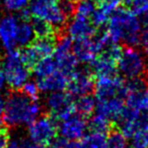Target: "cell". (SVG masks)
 I'll use <instances>...</instances> for the list:
<instances>
[{"label": "cell", "instance_id": "obj_1", "mask_svg": "<svg viewBox=\"0 0 148 148\" xmlns=\"http://www.w3.org/2000/svg\"><path fill=\"white\" fill-rule=\"evenodd\" d=\"M107 34L112 43L123 42L127 46L139 45L141 25L137 15L128 7H119L110 16L108 21Z\"/></svg>", "mask_w": 148, "mask_h": 148}, {"label": "cell", "instance_id": "obj_2", "mask_svg": "<svg viewBox=\"0 0 148 148\" xmlns=\"http://www.w3.org/2000/svg\"><path fill=\"white\" fill-rule=\"evenodd\" d=\"M41 113V106L18 89H13L7 97L3 110V121L8 127L29 125Z\"/></svg>", "mask_w": 148, "mask_h": 148}, {"label": "cell", "instance_id": "obj_3", "mask_svg": "<svg viewBox=\"0 0 148 148\" xmlns=\"http://www.w3.org/2000/svg\"><path fill=\"white\" fill-rule=\"evenodd\" d=\"M29 10L33 17L49 23L57 36L65 32L69 19L60 9L58 0H31Z\"/></svg>", "mask_w": 148, "mask_h": 148}, {"label": "cell", "instance_id": "obj_4", "mask_svg": "<svg viewBox=\"0 0 148 148\" xmlns=\"http://www.w3.org/2000/svg\"><path fill=\"white\" fill-rule=\"evenodd\" d=\"M117 67L119 68L122 75L128 79L145 78L148 66L145 58L138 49L133 46H125L122 48L121 55L118 59Z\"/></svg>", "mask_w": 148, "mask_h": 148}, {"label": "cell", "instance_id": "obj_5", "mask_svg": "<svg viewBox=\"0 0 148 148\" xmlns=\"http://www.w3.org/2000/svg\"><path fill=\"white\" fill-rule=\"evenodd\" d=\"M3 74L12 89H19L27 81L31 71L21 61L19 51L8 52L3 64Z\"/></svg>", "mask_w": 148, "mask_h": 148}, {"label": "cell", "instance_id": "obj_6", "mask_svg": "<svg viewBox=\"0 0 148 148\" xmlns=\"http://www.w3.org/2000/svg\"><path fill=\"white\" fill-rule=\"evenodd\" d=\"M73 97L69 92H64L63 90L50 92L46 99L48 114L57 122L69 118L75 114Z\"/></svg>", "mask_w": 148, "mask_h": 148}, {"label": "cell", "instance_id": "obj_7", "mask_svg": "<svg viewBox=\"0 0 148 148\" xmlns=\"http://www.w3.org/2000/svg\"><path fill=\"white\" fill-rule=\"evenodd\" d=\"M58 122L47 114L29 124V136L33 141L46 147L57 136Z\"/></svg>", "mask_w": 148, "mask_h": 148}, {"label": "cell", "instance_id": "obj_8", "mask_svg": "<svg viewBox=\"0 0 148 148\" xmlns=\"http://www.w3.org/2000/svg\"><path fill=\"white\" fill-rule=\"evenodd\" d=\"M95 84V99L120 97L125 99L127 95L126 81L118 75L97 77Z\"/></svg>", "mask_w": 148, "mask_h": 148}, {"label": "cell", "instance_id": "obj_9", "mask_svg": "<svg viewBox=\"0 0 148 148\" xmlns=\"http://www.w3.org/2000/svg\"><path fill=\"white\" fill-rule=\"evenodd\" d=\"M95 77L89 68H77L69 78L67 84V92L72 97H79L83 95H90L95 90Z\"/></svg>", "mask_w": 148, "mask_h": 148}, {"label": "cell", "instance_id": "obj_10", "mask_svg": "<svg viewBox=\"0 0 148 148\" xmlns=\"http://www.w3.org/2000/svg\"><path fill=\"white\" fill-rule=\"evenodd\" d=\"M87 119L73 114L69 118L63 120L58 127L60 136L68 141H78L82 139L87 129Z\"/></svg>", "mask_w": 148, "mask_h": 148}, {"label": "cell", "instance_id": "obj_11", "mask_svg": "<svg viewBox=\"0 0 148 148\" xmlns=\"http://www.w3.org/2000/svg\"><path fill=\"white\" fill-rule=\"evenodd\" d=\"M68 36L74 41H79L83 39H89L97 34V27L91 23L88 17L73 15L67 23Z\"/></svg>", "mask_w": 148, "mask_h": 148}, {"label": "cell", "instance_id": "obj_12", "mask_svg": "<svg viewBox=\"0 0 148 148\" xmlns=\"http://www.w3.org/2000/svg\"><path fill=\"white\" fill-rule=\"evenodd\" d=\"M95 101V110L97 114L107 117L109 120H111L112 123L117 121L125 107V101L120 97H110Z\"/></svg>", "mask_w": 148, "mask_h": 148}, {"label": "cell", "instance_id": "obj_13", "mask_svg": "<svg viewBox=\"0 0 148 148\" xmlns=\"http://www.w3.org/2000/svg\"><path fill=\"white\" fill-rule=\"evenodd\" d=\"M69 81V77L57 70L54 73L47 75V76L37 78V85L40 91L44 92H53V91H60L66 89Z\"/></svg>", "mask_w": 148, "mask_h": 148}, {"label": "cell", "instance_id": "obj_14", "mask_svg": "<svg viewBox=\"0 0 148 148\" xmlns=\"http://www.w3.org/2000/svg\"><path fill=\"white\" fill-rule=\"evenodd\" d=\"M18 23V19L16 16L9 15L0 21V39L2 45L8 52L13 51L16 47L15 42V34Z\"/></svg>", "mask_w": 148, "mask_h": 148}, {"label": "cell", "instance_id": "obj_15", "mask_svg": "<svg viewBox=\"0 0 148 148\" xmlns=\"http://www.w3.org/2000/svg\"><path fill=\"white\" fill-rule=\"evenodd\" d=\"M126 106L138 112H148V86L139 89L127 90Z\"/></svg>", "mask_w": 148, "mask_h": 148}, {"label": "cell", "instance_id": "obj_16", "mask_svg": "<svg viewBox=\"0 0 148 148\" xmlns=\"http://www.w3.org/2000/svg\"><path fill=\"white\" fill-rule=\"evenodd\" d=\"M53 58L55 59L58 66V70L67 75L70 78L74 71L77 69L78 61L74 54L70 52H54Z\"/></svg>", "mask_w": 148, "mask_h": 148}, {"label": "cell", "instance_id": "obj_17", "mask_svg": "<svg viewBox=\"0 0 148 148\" xmlns=\"http://www.w3.org/2000/svg\"><path fill=\"white\" fill-rule=\"evenodd\" d=\"M95 99L91 95H83L77 97L74 101V110L75 114L81 116V117L89 118L95 110Z\"/></svg>", "mask_w": 148, "mask_h": 148}, {"label": "cell", "instance_id": "obj_18", "mask_svg": "<svg viewBox=\"0 0 148 148\" xmlns=\"http://www.w3.org/2000/svg\"><path fill=\"white\" fill-rule=\"evenodd\" d=\"M34 38H35V34H34L33 27H32V23H29V21H19L18 19L16 34H15L16 46L18 45L21 47H25L34 41Z\"/></svg>", "mask_w": 148, "mask_h": 148}, {"label": "cell", "instance_id": "obj_19", "mask_svg": "<svg viewBox=\"0 0 148 148\" xmlns=\"http://www.w3.org/2000/svg\"><path fill=\"white\" fill-rule=\"evenodd\" d=\"M112 126H113V123L111 120L101 114L90 116L89 119L87 120V129L91 133H99L105 135L109 132Z\"/></svg>", "mask_w": 148, "mask_h": 148}, {"label": "cell", "instance_id": "obj_20", "mask_svg": "<svg viewBox=\"0 0 148 148\" xmlns=\"http://www.w3.org/2000/svg\"><path fill=\"white\" fill-rule=\"evenodd\" d=\"M107 134L108 137H106L107 148H127V138L117 126L113 124Z\"/></svg>", "mask_w": 148, "mask_h": 148}, {"label": "cell", "instance_id": "obj_21", "mask_svg": "<svg viewBox=\"0 0 148 148\" xmlns=\"http://www.w3.org/2000/svg\"><path fill=\"white\" fill-rule=\"evenodd\" d=\"M57 70H58L57 63H56L55 59L53 57H51V56L40 60L35 65V67L33 68V71L37 78L50 75V74L57 71Z\"/></svg>", "mask_w": 148, "mask_h": 148}, {"label": "cell", "instance_id": "obj_22", "mask_svg": "<svg viewBox=\"0 0 148 148\" xmlns=\"http://www.w3.org/2000/svg\"><path fill=\"white\" fill-rule=\"evenodd\" d=\"M32 27L34 29L35 38H47V37H57L56 31L49 23L41 18L33 17Z\"/></svg>", "mask_w": 148, "mask_h": 148}, {"label": "cell", "instance_id": "obj_23", "mask_svg": "<svg viewBox=\"0 0 148 148\" xmlns=\"http://www.w3.org/2000/svg\"><path fill=\"white\" fill-rule=\"evenodd\" d=\"M80 144L81 148H107L106 136L103 134L91 133V132L88 135L83 136Z\"/></svg>", "mask_w": 148, "mask_h": 148}, {"label": "cell", "instance_id": "obj_24", "mask_svg": "<svg viewBox=\"0 0 148 148\" xmlns=\"http://www.w3.org/2000/svg\"><path fill=\"white\" fill-rule=\"evenodd\" d=\"M130 139L129 148H148V125L139 128Z\"/></svg>", "mask_w": 148, "mask_h": 148}, {"label": "cell", "instance_id": "obj_25", "mask_svg": "<svg viewBox=\"0 0 148 148\" xmlns=\"http://www.w3.org/2000/svg\"><path fill=\"white\" fill-rule=\"evenodd\" d=\"M123 0H95V9L110 18L111 14L121 6Z\"/></svg>", "mask_w": 148, "mask_h": 148}, {"label": "cell", "instance_id": "obj_26", "mask_svg": "<svg viewBox=\"0 0 148 148\" xmlns=\"http://www.w3.org/2000/svg\"><path fill=\"white\" fill-rule=\"evenodd\" d=\"M95 10V0H77L74 15L90 18L91 14H92Z\"/></svg>", "mask_w": 148, "mask_h": 148}, {"label": "cell", "instance_id": "obj_27", "mask_svg": "<svg viewBox=\"0 0 148 148\" xmlns=\"http://www.w3.org/2000/svg\"><path fill=\"white\" fill-rule=\"evenodd\" d=\"M126 6L130 7V10L134 14L141 16L148 11V0H129Z\"/></svg>", "mask_w": 148, "mask_h": 148}, {"label": "cell", "instance_id": "obj_28", "mask_svg": "<svg viewBox=\"0 0 148 148\" xmlns=\"http://www.w3.org/2000/svg\"><path fill=\"white\" fill-rule=\"evenodd\" d=\"M21 88V91L23 95H25L27 97H29V99H33V101H39L40 89L36 82H33V81H29V82H27V81Z\"/></svg>", "mask_w": 148, "mask_h": 148}, {"label": "cell", "instance_id": "obj_29", "mask_svg": "<svg viewBox=\"0 0 148 148\" xmlns=\"http://www.w3.org/2000/svg\"><path fill=\"white\" fill-rule=\"evenodd\" d=\"M58 5L62 12L68 17V19H70L74 15L76 0H58Z\"/></svg>", "mask_w": 148, "mask_h": 148}, {"label": "cell", "instance_id": "obj_30", "mask_svg": "<svg viewBox=\"0 0 148 148\" xmlns=\"http://www.w3.org/2000/svg\"><path fill=\"white\" fill-rule=\"evenodd\" d=\"M31 0H3L6 9L11 11H19L25 8Z\"/></svg>", "mask_w": 148, "mask_h": 148}, {"label": "cell", "instance_id": "obj_31", "mask_svg": "<svg viewBox=\"0 0 148 148\" xmlns=\"http://www.w3.org/2000/svg\"><path fill=\"white\" fill-rule=\"evenodd\" d=\"M139 45L142 46V50H143L146 57L148 58V25H145L143 31H141Z\"/></svg>", "mask_w": 148, "mask_h": 148}, {"label": "cell", "instance_id": "obj_32", "mask_svg": "<svg viewBox=\"0 0 148 148\" xmlns=\"http://www.w3.org/2000/svg\"><path fill=\"white\" fill-rule=\"evenodd\" d=\"M9 142V134L7 127H0V148H6Z\"/></svg>", "mask_w": 148, "mask_h": 148}, {"label": "cell", "instance_id": "obj_33", "mask_svg": "<svg viewBox=\"0 0 148 148\" xmlns=\"http://www.w3.org/2000/svg\"><path fill=\"white\" fill-rule=\"evenodd\" d=\"M21 144V148H45L44 146H42L41 144L37 143V142L33 141V140L29 138H23V139L19 141Z\"/></svg>", "mask_w": 148, "mask_h": 148}, {"label": "cell", "instance_id": "obj_34", "mask_svg": "<svg viewBox=\"0 0 148 148\" xmlns=\"http://www.w3.org/2000/svg\"><path fill=\"white\" fill-rule=\"evenodd\" d=\"M62 148H81V144L78 141H67Z\"/></svg>", "mask_w": 148, "mask_h": 148}, {"label": "cell", "instance_id": "obj_35", "mask_svg": "<svg viewBox=\"0 0 148 148\" xmlns=\"http://www.w3.org/2000/svg\"><path fill=\"white\" fill-rule=\"evenodd\" d=\"M6 148H21L19 141H17V140H12V141H9L8 144H7Z\"/></svg>", "mask_w": 148, "mask_h": 148}, {"label": "cell", "instance_id": "obj_36", "mask_svg": "<svg viewBox=\"0 0 148 148\" xmlns=\"http://www.w3.org/2000/svg\"><path fill=\"white\" fill-rule=\"evenodd\" d=\"M4 80H5V78H4V74H3L2 69L0 68V89L2 88L3 84H4Z\"/></svg>", "mask_w": 148, "mask_h": 148}, {"label": "cell", "instance_id": "obj_37", "mask_svg": "<svg viewBox=\"0 0 148 148\" xmlns=\"http://www.w3.org/2000/svg\"><path fill=\"white\" fill-rule=\"evenodd\" d=\"M4 105H5L4 99H3V97L0 95V116H1V114L3 113V110H4Z\"/></svg>", "mask_w": 148, "mask_h": 148}, {"label": "cell", "instance_id": "obj_38", "mask_svg": "<svg viewBox=\"0 0 148 148\" xmlns=\"http://www.w3.org/2000/svg\"><path fill=\"white\" fill-rule=\"evenodd\" d=\"M145 79L147 81V84H148V69H147V72H146V75H145Z\"/></svg>", "mask_w": 148, "mask_h": 148}, {"label": "cell", "instance_id": "obj_39", "mask_svg": "<svg viewBox=\"0 0 148 148\" xmlns=\"http://www.w3.org/2000/svg\"><path fill=\"white\" fill-rule=\"evenodd\" d=\"M2 126V120H1V116H0V127Z\"/></svg>", "mask_w": 148, "mask_h": 148}]
</instances>
